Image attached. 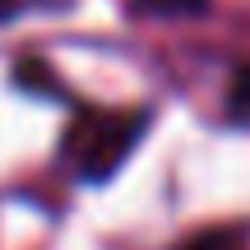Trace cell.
Wrapping results in <instances>:
<instances>
[{
  "label": "cell",
  "instance_id": "obj_1",
  "mask_svg": "<svg viewBox=\"0 0 250 250\" xmlns=\"http://www.w3.org/2000/svg\"><path fill=\"white\" fill-rule=\"evenodd\" d=\"M139 130H144V116H130V111H88V116H79V125L70 130L74 167L88 181L111 176L121 167V158L134 148Z\"/></svg>",
  "mask_w": 250,
  "mask_h": 250
},
{
  "label": "cell",
  "instance_id": "obj_2",
  "mask_svg": "<svg viewBox=\"0 0 250 250\" xmlns=\"http://www.w3.org/2000/svg\"><path fill=\"white\" fill-rule=\"evenodd\" d=\"M186 250H241V236L236 232H199Z\"/></svg>",
  "mask_w": 250,
  "mask_h": 250
},
{
  "label": "cell",
  "instance_id": "obj_3",
  "mask_svg": "<svg viewBox=\"0 0 250 250\" xmlns=\"http://www.w3.org/2000/svg\"><path fill=\"white\" fill-rule=\"evenodd\" d=\"M232 107L236 111H250V65L236 74V83H232Z\"/></svg>",
  "mask_w": 250,
  "mask_h": 250
}]
</instances>
